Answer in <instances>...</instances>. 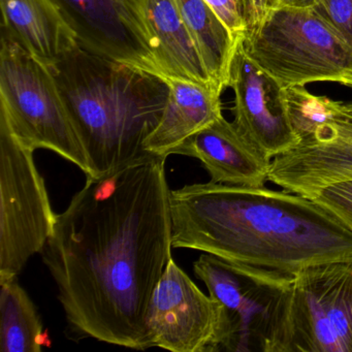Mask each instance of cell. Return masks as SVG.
I'll return each mask as SVG.
<instances>
[{
  "instance_id": "18",
  "label": "cell",
  "mask_w": 352,
  "mask_h": 352,
  "mask_svg": "<svg viewBox=\"0 0 352 352\" xmlns=\"http://www.w3.org/2000/svg\"><path fill=\"white\" fill-rule=\"evenodd\" d=\"M0 350L41 352L45 336L42 319L18 277L0 279Z\"/></svg>"
},
{
  "instance_id": "21",
  "label": "cell",
  "mask_w": 352,
  "mask_h": 352,
  "mask_svg": "<svg viewBox=\"0 0 352 352\" xmlns=\"http://www.w3.org/2000/svg\"><path fill=\"white\" fill-rule=\"evenodd\" d=\"M205 1L228 26L234 38L240 40L244 36L247 32L246 25L234 5V0H205Z\"/></svg>"
},
{
  "instance_id": "14",
  "label": "cell",
  "mask_w": 352,
  "mask_h": 352,
  "mask_svg": "<svg viewBox=\"0 0 352 352\" xmlns=\"http://www.w3.org/2000/svg\"><path fill=\"white\" fill-rule=\"evenodd\" d=\"M170 96L162 120L146 141L148 153L168 157L191 135L221 118L223 90L215 84H199L166 77Z\"/></svg>"
},
{
  "instance_id": "20",
  "label": "cell",
  "mask_w": 352,
  "mask_h": 352,
  "mask_svg": "<svg viewBox=\"0 0 352 352\" xmlns=\"http://www.w3.org/2000/svg\"><path fill=\"white\" fill-rule=\"evenodd\" d=\"M312 9L352 47V0H318Z\"/></svg>"
},
{
  "instance_id": "3",
  "label": "cell",
  "mask_w": 352,
  "mask_h": 352,
  "mask_svg": "<svg viewBox=\"0 0 352 352\" xmlns=\"http://www.w3.org/2000/svg\"><path fill=\"white\" fill-rule=\"evenodd\" d=\"M50 67L92 177L152 155L145 144L168 104L166 77L94 54L79 44Z\"/></svg>"
},
{
  "instance_id": "10",
  "label": "cell",
  "mask_w": 352,
  "mask_h": 352,
  "mask_svg": "<svg viewBox=\"0 0 352 352\" xmlns=\"http://www.w3.org/2000/svg\"><path fill=\"white\" fill-rule=\"evenodd\" d=\"M150 348L173 352H218L221 307L170 259L146 315Z\"/></svg>"
},
{
  "instance_id": "22",
  "label": "cell",
  "mask_w": 352,
  "mask_h": 352,
  "mask_svg": "<svg viewBox=\"0 0 352 352\" xmlns=\"http://www.w3.org/2000/svg\"><path fill=\"white\" fill-rule=\"evenodd\" d=\"M234 3L245 22L247 30H250L257 22L254 0H234Z\"/></svg>"
},
{
  "instance_id": "1",
  "label": "cell",
  "mask_w": 352,
  "mask_h": 352,
  "mask_svg": "<svg viewBox=\"0 0 352 352\" xmlns=\"http://www.w3.org/2000/svg\"><path fill=\"white\" fill-rule=\"evenodd\" d=\"M166 156L148 155L87 177L42 254L74 333L150 348L146 315L172 257Z\"/></svg>"
},
{
  "instance_id": "16",
  "label": "cell",
  "mask_w": 352,
  "mask_h": 352,
  "mask_svg": "<svg viewBox=\"0 0 352 352\" xmlns=\"http://www.w3.org/2000/svg\"><path fill=\"white\" fill-rule=\"evenodd\" d=\"M146 12L152 34L157 43L158 60L164 77L199 84H215L208 75L199 49L176 1L147 0Z\"/></svg>"
},
{
  "instance_id": "2",
  "label": "cell",
  "mask_w": 352,
  "mask_h": 352,
  "mask_svg": "<svg viewBox=\"0 0 352 352\" xmlns=\"http://www.w3.org/2000/svg\"><path fill=\"white\" fill-rule=\"evenodd\" d=\"M173 248L292 273L352 261V230L308 197L210 181L170 191Z\"/></svg>"
},
{
  "instance_id": "4",
  "label": "cell",
  "mask_w": 352,
  "mask_h": 352,
  "mask_svg": "<svg viewBox=\"0 0 352 352\" xmlns=\"http://www.w3.org/2000/svg\"><path fill=\"white\" fill-rule=\"evenodd\" d=\"M0 122L26 147L51 150L92 177L87 153L52 69L3 30Z\"/></svg>"
},
{
  "instance_id": "5",
  "label": "cell",
  "mask_w": 352,
  "mask_h": 352,
  "mask_svg": "<svg viewBox=\"0 0 352 352\" xmlns=\"http://www.w3.org/2000/svg\"><path fill=\"white\" fill-rule=\"evenodd\" d=\"M241 42L247 56L284 89L314 82L352 87V47L312 8L280 6Z\"/></svg>"
},
{
  "instance_id": "19",
  "label": "cell",
  "mask_w": 352,
  "mask_h": 352,
  "mask_svg": "<svg viewBox=\"0 0 352 352\" xmlns=\"http://www.w3.org/2000/svg\"><path fill=\"white\" fill-rule=\"evenodd\" d=\"M312 199L352 230V180L324 187Z\"/></svg>"
},
{
  "instance_id": "11",
  "label": "cell",
  "mask_w": 352,
  "mask_h": 352,
  "mask_svg": "<svg viewBox=\"0 0 352 352\" xmlns=\"http://www.w3.org/2000/svg\"><path fill=\"white\" fill-rule=\"evenodd\" d=\"M327 115L296 147L272 160L269 181L312 199L336 183L352 180V120L329 98Z\"/></svg>"
},
{
  "instance_id": "17",
  "label": "cell",
  "mask_w": 352,
  "mask_h": 352,
  "mask_svg": "<svg viewBox=\"0 0 352 352\" xmlns=\"http://www.w3.org/2000/svg\"><path fill=\"white\" fill-rule=\"evenodd\" d=\"M199 49L208 75L222 90L228 87L238 38L205 0H175Z\"/></svg>"
},
{
  "instance_id": "23",
  "label": "cell",
  "mask_w": 352,
  "mask_h": 352,
  "mask_svg": "<svg viewBox=\"0 0 352 352\" xmlns=\"http://www.w3.org/2000/svg\"><path fill=\"white\" fill-rule=\"evenodd\" d=\"M257 22L261 21L272 10L279 7V0H254ZM256 22V23H257Z\"/></svg>"
},
{
  "instance_id": "6",
  "label": "cell",
  "mask_w": 352,
  "mask_h": 352,
  "mask_svg": "<svg viewBox=\"0 0 352 352\" xmlns=\"http://www.w3.org/2000/svg\"><path fill=\"white\" fill-rule=\"evenodd\" d=\"M193 270L221 307L218 351L278 352L294 274L208 253Z\"/></svg>"
},
{
  "instance_id": "25",
  "label": "cell",
  "mask_w": 352,
  "mask_h": 352,
  "mask_svg": "<svg viewBox=\"0 0 352 352\" xmlns=\"http://www.w3.org/2000/svg\"><path fill=\"white\" fill-rule=\"evenodd\" d=\"M336 108L352 120V102H335Z\"/></svg>"
},
{
  "instance_id": "9",
  "label": "cell",
  "mask_w": 352,
  "mask_h": 352,
  "mask_svg": "<svg viewBox=\"0 0 352 352\" xmlns=\"http://www.w3.org/2000/svg\"><path fill=\"white\" fill-rule=\"evenodd\" d=\"M85 50L164 76L147 0H55Z\"/></svg>"
},
{
  "instance_id": "8",
  "label": "cell",
  "mask_w": 352,
  "mask_h": 352,
  "mask_svg": "<svg viewBox=\"0 0 352 352\" xmlns=\"http://www.w3.org/2000/svg\"><path fill=\"white\" fill-rule=\"evenodd\" d=\"M278 352H352V261L294 272Z\"/></svg>"
},
{
  "instance_id": "15",
  "label": "cell",
  "mask_w": 352,
  "mask_h": 352,
  "mask_svg": "<svg viewBox=\"0 0 352 352\" xmlns=\"http://www.w3.org/2000/svg\"><path fill=\"white\" fill-rule=\"evenodd\" d=\"M0 8L3 32L49 67L78 46L55 0H0Z\"/></svg>"
},
{
  "instance_id": "24",
  "label": "cell",
  "mask_w": 352,
  "mask_h": 352,
  "mask_svg": "<svg viewBox=\"0 0 352 352\" xmlns=\"http://www.w3.org/2000/svg\"><path fill=\"white\" fill-rule=\"evenodd\" d=\"M318 0H279L280 6L292 8H313Z\"/></svg>"
},
{
  "instance_id": "13",
  "label": "cell",
  "mask_w": 352,
  "mask_h": 352,
  "mask_svg": "<svg viewBox=\"0 0 352 352\" xmlns=\"http://www.w3.org/2000/svg\"><path fill=\"white\" fill-rule=\"evenodd\" d=\"M173 154L197 158L211 182L218 184L263 187L269 181L272 160L223 116L191 135Z\"/></svg>"
},
{
  "instance_id": "7",
  "label": "cell",
  "mask_w": 352,
  "mask_h": 352,
  "mask_svg": "<svg viewBox=\"0 0 352 352\" xmlns=\"http://www.w3.org/2000/svg\"><path fill=\"white\" fill-rule=\"evenodd\" d=\"M34 153L0 122V279L42 253L56 222Z\"/></svg>"
},
{
  "instance_id": "12",
  "label": "cell",
  "mask_w": 352,
  "mask_h": 352,
  "mask_svg": "<svg viewBox=\"0 0 352 352\" xmlns=\"http://www.w3.org/2000/svg\"><path fill=\"white\" fill-rule=\"evenodd\" d=\"M234 94V126L263 155L274 160L298 145L286 90L245 53L241 38L230 69Z\"/></svg>"
}]
</instances>
